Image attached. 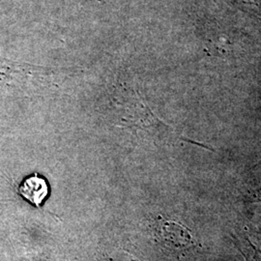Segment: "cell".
Here are the masks:
<instances>
[{
    "mask_svg": "<svg viewBox=\"0 0 261 261\" xmlns=\"http://www.w3.org/2000/svg\"><path fill=\"white\" fill-rule=\"evenodd\" d=\"M157 235L164 247L175 252H184L196 245L191 231L175 222L165 221L159 224Z\"/></svg>",
    "mask_w": 261,
    "mask_h": 261,
    "instance_id": "1",
    "label": "cell"
},
{
    "mask_svg": "<svg viewBox=\"0 0 261 261\" xmlns=\"http://www.w3.org/2000/svg\"><path fill=\"white\" fill-rule=\"evenodd\" d=\"M47 180L34 173L25 178L19 187V194L30 204L40 208L48 196Z\"/></svg>",
    "mask_w": 261,
    "mask_h": 261,
    "instance_id": "2",
    "label": "cell"
},
{
    "mask_svg": "<svg viewBox=\"0 0 261 261\" xmlns=\"http://www.w3.org/2000/svg\"><path fill=\"white\" fill-rule=\"evenodd\" d=\"M248 244L252 252V260L261 261V240L255 239V241H252L248 239Z\"/></svg>",
    "mask_w": 261,
    "mask_h": 261,
    "instance_id": "4",
    "label": "cell"
},
{
    "mask_svg": "<svg viewBox=\"0 0 261 261\" xmlns=\"http://www.w3.org/2000/svg\"><path fill=\"white\" fill-rule=\"evenodd\" d=\"M243 12L261 19V0H225Z\"/></svg>",
    "mask_w": 261,
    "mask_h": 261,
    "instance_id": "3",
    "label": "cell"
}]
</instances>
